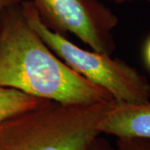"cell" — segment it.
I'll list each match as a JSON object with an SVG mask.
<instances>
[{
	"mask_svg": "<svg viewBox=\"0 0 150 150\" xmlns=\"http://www.w3.org/2000/svg\"><path fill=\"white\" fill-rule=\"evenodd\" d=\"M0 87L64 104L114 101L54 54L28 22L21 4L8 8L0 23Z\"/></svg>",
	"mask_w": 150,
	"mask_h": 150,
	"instance_id": "6da1fadb",
	"label": "cell"
},
{
	"mask_svg": "<svg viewBox=\"0 0 150 150\" xmlns=\"http://www.w3.org/2000/svg\"><path fill=\"white\" fill-rule=\"evenodd\" d=\"M112 102L46 101L0 123V150H87Z\"/></svg>",
	"mask_w": 150,
	"mask_h": 150,
	"instance_id": "7a4b0ae2",
	"label": "cell"
},
{
	"mask_svg": "<svg viewBox=\"0 0 150 150\" xmlns=\"http://www.w3.org/2000/svg\"><path fill=\"white\" fill-rule=\"evenodd\" d=\"M21 5L31 27L77 74L106 90L116 102H150V82L136 69L111 55L79 48L66 36L49 29L41 21L32 0H23Z\"/></svg>",
	"mask_w": 150,
	"mask_h": 150,
	"instance_id": "3957f363",
	"label": "cell"
},
{
	"mask_svg": "<svg viewBox=\"0 0 150 150\" xmlns=\"http://www.w3.org/2000/svg\"><path fill=\"white\" fill-rule=\"evenodd\" d=\"M38 16L49 29L75 35L93 51L111 55L116 48L112 30L117 15L99 0H32Z\"/></svg>",
	"mask_w": 150,
	"mask_h": 150,
	"instance_id": "277c9868",
	"label": "cell"
},
{
	"mask_svg": "<svg viewBox=\"0 0 150 150\" xmlns=\"http://www.w3.org/2000/svg\"><path fill=\"white\" fill-rule=\"evenodd\" d=\"M101 134L118 139L150 140V102L130 103L112 101L98 125Z\"/></svg>",
	"mask_w": 150,
	"mask_h": 150,
	"instance_id": "5b68a950",
	"label": "cell"
},
{
	"mask_svg": "<svg viewBox=\"0 0 150 150\" xmlns=\"http://www.w3.org/2000/svg\"><path fill=\"white\" fill-rule=\"evenodd\" d=\"M47 99L39 98L9 88L0 87V123L7 118L42 104Z\"/></svg>",
	"mask_w": 150,
	"mask_h": 150,
	"instance_id": "8992f818",
	"label": "cell"
},
{
	"mask_svg": "<svg viewBox=\"0 0 150 150\" xmlns=\"http://www.w3.org/2000/svg\"><path fill=\"white\" fill-rule=\"evenodd\" d=\"M87 150H117V149H115L108 140L103 138L102 135H98L90 144Z\"/></svg>",
	"mask_w": 150,
	"mask_h": 150,
	"instance_id": "52a82bcc",
	"label": "cell"
},
{
	"mask_svg": "<svg viewBox=\"0 0 150 150\" xmlns=\"http://www.w3.org/2000/svg\"><path fill=\"white\" fill-rule=\"evenodd\" d=\"M22 2L23 0H0V23L4 12L8 8L17 4H19Z\"/></svg>",
	"mask_w": 150,
	"mask_h": 150,
	"instance_id": "ba28073f",
	"label": "cell"
},
{
	"mask_svg": "<svg viewBox=\"0 0 150 150\" xmlns=\"http://www.w3.org/2000/svg\"><path fill=\"white\" fill-rule=\"evenodd\" d=\"M144 61L146 63V65L150 69V37L148 38L147 42L145 43L144 49Z\"/></svg>",
	"mask_w": 150,
	"mask_h": 150,
	"instance_id": "9c48e42d",
	"label": "cell"
},
{
	"mask_svg": "<svg viewBox=\"0 0 150 150\" xmlns=\"http://www.w3.org/2000/svg\"><path fill=\"white\" fill-rule=\"evenodd\" d=\"M108 1H110V2H113V3H116V4H122V3H125V2H129V1H134V0H108ZM147 1L148 3L150 4V0H144Z\"/></svg>",
	"mask_w": 150,
	"mask_h": 150,
	"instance_id": "30bf717a",
	"label": "cell"
}]
</instances>
